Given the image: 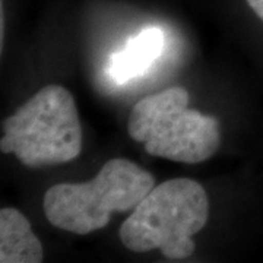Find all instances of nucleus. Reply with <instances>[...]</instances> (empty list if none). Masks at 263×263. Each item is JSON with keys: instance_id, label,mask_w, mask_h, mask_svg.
Returning a JSON list of instances; mask_svg holds the SVG:
<instances>
[{"instance_id": "obj_1", "label": "nucleus", "mask_w": 263, "mask_h": 263, "mask_svg": "<svg viewBox=\"0 0 263 263\" xmlns=\"http://www.w3.org/2000/svg\"><path fill=\"white\" fill-rule=\"evenodd\" d=\"M209 199L196 180L171 179L151 190L120 226L122 245L135 253L160 250L168 259H187L193 235L206 226Z\"/></svg>"}, {"instance_id": "obj_2", "label": "nucleus", "mask_w": 263, "mask_h": 263, "mask_svg": "<svg viewBox=\"0 0 263 263\" xmlns=\"http://www.w3.org/2000/svg\"><path fill=\"white\" fill-rule=\"evenodd\" d=\"M154 187L149 171L126 158H113L89 181L51 186L43 209L51 226L85 235L108 226L114 212L133 211Z\"/></svg>"}, {"instance_id": "obj_3", "label": "nucleus", "mask_w": 263, "mask_h": 263, "mask_svg": "<svg viewBox=\"0 0 263 263\" xmlns=\"http://www.w3.org/2000/svg\"><path fill=\"white\" fill-rule=\"evenodd\" d=\"M187 105L189 92L183 86H171L142 98L129 116V136L143 143L152 157L181 164L209 160L219 146V123L214 116Z\"/></svg>"}, {"instance_id": "obj_4", "label": "nucleus", "mask_w": 263, "mask_h": 263, "mask_svg": "<svg viewBox=\"0 0 263 263\" xmlns=\"http://www.w3.org/2000/svg\"><path fill=\"white\" fill-rule=\"evenodd\" d=\"M0 149L37 168L75 160L82 151V127L75 98L62 85L41 88L3 120Z\"/></svg>"}, {"instance_id": "obj_5", "label": "nucleus", "mask_w": 263, "mask_h": 263, "mask_svg": "<svg viewBox=\"0 0 263 263\" xmlns=\"http://www.w3.org/2000/svg\"><path fill=\"white\" fill-rule=\"evenodd\" d=\"M43 246L31 230V224L18 209L0 211V262H43Z\"/></svg>"}, {"instance_id": "obj_6", "label": "nucleus", "mask_w": 263, "mask_h": 263, "mask_svg": "<svg viewBox=\"0 0 263 263\" xmlns=\"http://www.w3.org/2000/svg\"><path fill=\"white\" fill-rule=\"evenodd\" d=\"M164 47V34L160 28H146L130 38L122 51L111 57V76L116 82L124 84L143 75Z\"/></svg>"}, {"instance_id": "obj_7", "label": "nucleus", "mask_w": 263, "mask_h": 263, "mask_svg": "<svg viewBox=\"0 0 263 263\" xmlns=\"http://www.w3.org/2000/svg\"><path fill=\"white\" fill-rule=\"evenodd\" d=\"M254 15L263 22V0H246Z\"/></svg>"}]
</instances>
